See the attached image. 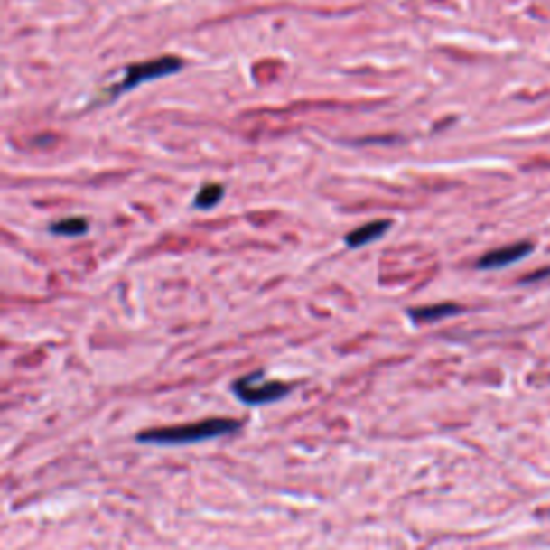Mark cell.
<instances>
[{
	"instance_id": "obj_1",
	"label": "cell",
	"mask_w": 550,
	"mask_h": 550,
	"mask_svg": "<svg viewBox=\"0 0 550 550\" xmlns=\"http://www.w3.org/2000/svg\"><path fill=\"white\" fill-rule=\"evenodd\" d=\"M243 424L239 419L230 417H209L200 422L177 424V426H163V428H149L143 430L135 441L138 443L149 445H194L202 441L219 439V436L237 434Z\"/></svg>"
},
{
	"instance_id": "obj_2",
	"label": "cell",
	"mask_w": 550,
	"mask_h": 550,
	"mask_svg": "<svg viewBox=\"0 0 550 550\" xmlns=\"http://www.w3.org/2000/svg\"><path fill=\"white\" fill-rule=\"evenodd\" d=\"M183 67H185V61L181 59V56H160V59L132 62V65L125 67L121 82H118L117 87L110 90V99L121 98V95L143 87V84H146V82L160 80V78L179 73Z\"/></svg>"
},
{
	"instance_id": "obj_3",
	"label": "cell",
	"mask_w": 550,
	"mask_h": 550,
	"mask_svg": "<svg viewBox=\"0 0 550 550\" xmlns=\"http://www.w3.org/2000/svg\"><path fill=\"white\" fill-rule=\"evenodd\" d=\"M293 391L291 383L271 381L265 377V372H252L246 377H239L232 383V394L247 406H263L271 402L284 400Z\"/></svg>"
},
{
	"instance_id": "obj_4",
	"label": "cell",
	"mask_w": 550,
	"mask_h": 550,
	"mask_svg": "<svg viewBox=\"0 0 550 550\" xmlns=\"http://www.w3.org/2000/svg\"><path fill=\"white\" fill-rule=\"evenodd\" d=\"M533 252V243L531 241H518V243H509V246L490 249L481 256L475 266L478 269H501V266L514 265L518 260H523L525 256H529Z\"/></svg>"
},
{
	"instance_id": "obj_5",
	"label": "cell",
	"mask_w": 550,
	"mask_h": 550,
	"mask_svg": "<svg viewBox=\"0 0 550 550\" xmlns=\"http://www.w3.org/2000/svg\"><path fill=\"white\" fill-rule=\"evenodd\" d=\"M389 226H391L389 219H377V222L364 224V226H359V228H355L353 232H349L344 243H347L349 247H364V246H368V243L385 237V232L389 230Z\"/></svg>"
},
{
	"instance_id": "obj_6",
	"label": "cell",
	"mask_w": 550,
	"mask_h": 550,
	"mask_svg": "<svg viewBox=\"0 0 550 550\" xmlns=\"http://www.w3.org/2000/svg\"><path fill=\"white\" fill-rule=\"evenodd\" d=\"M462 312L461 305L456 303H434V305H424V308H411L408 310V316H411L413 322L417 325H426V322H436L450 319V316Z\"/></svg>"
},
{
	"instance_id": "obj_7",
	"label": "cell",
	"mask_w": 550,
	"mask_h": 550,
	"mask_svg": "<svg viewBox=\"0 0 550 550\" xmlns=\"http://www.w3.org/2000/svg\"><path fill=\"white\" fill-rule=\"evenodd\" d=\"M89 222L84 218H65L59 222L50 224V232L59 237H82L87 235Z\"/></svg>"
},
{
	"instance_id": "obj_8",
	"label": "cell",
	"mask_w": 550,
	"mask_h": 550,
	"mask_svg": "<svg viewBox=\"0 0 550 550\" xmlns=\"http://www.w3.org/2000/svg\"><path fill=\"white\" fill-rule=\"evenodd\" d=\"M224 185L219 183H207L202 187L200 191H198L194 198V207L196 209H213L218 207L219 202H222L224 198Z\"/></svg>"
}]
</instances>
